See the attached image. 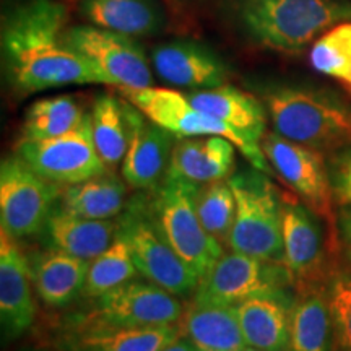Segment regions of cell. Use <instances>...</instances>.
Returning a JSON list of instances; mask_svg holds the SVG:
<instances>
[{
    "label": "cell",
    "mask_w": 351,
    "mask_h": 351,
    "mask_svg": "<svg viewBox=\"0 0 351 351\" xmlns=\"http://www.w3.org/2000/svg\"><path fill=\"white\" fill-rule=\"evenodd\" d=\"M186 306L160 285L134 278L67 309L59 328H142L178 326Z\"/></svg>",
    "instance_id": "obj_4"
},
{
    "label": "cell",
    "mask_w": 351,
    "mask_h": 351,
    "mask_svg": "<svg viewBox=\"0 0 351 351\" xmlns=\"http://www.w3.org/2000/svg\"><path fill=\"white\" fill-rule=\"evenodd\" d=\"M161 351H197V350L194 348V345H192L191 341H187L182 335H179L178 339L171 341L169 345H166Z\"/></svg>",
    "instance_id": "obj_36"
},
{
    "label": "cell",
    "mask_w": 351,
    "mask_h": 351,
    "mask_svg": "<svg viewBox=\"0 0 351 351\" xmlns=\"http://www.w3.org/2000/svg\"><path fill=\"white\" fill-rule=\"evenodd\" d=\"M348 91H350V93H351V88H350V90H348Z\"/></svg>",
    "instance_id": "obj_39"
},
{
    "label": "cell",
    "mask_w": 351,
    "mask_h": 351,
    "mask_svg": "<svg viewBox=\"0 0 351 351\" xmlns=\"http://www.w3.org/2000/svg\"><path fill=\"white\" fill-rule=\"evenodd\" d=\"M261 148L271 169L291 189L296 199L330 225L335 199L326 153L293 142L275 130L265 132Z\"/></svg>",
    "instance_id": "obj_12"
},
{
    "label": "cell",
    "mask_w": 351,
    "mask_h": 351,
    "mask_svg": "<svg viewBox=\"0 0 351 351\" xmlns=\"http://www.w3.org/2000/svg\"><path fill=\"white\" fill-rule=\"evenodd\" d=\"M179 335L178 326L57 328L51 345L59 351H161Z\"/></svg>",
    "instance_id": "obj_20"
},
{
    "label": "cell",
    "mask_w": 351,
    "mask_h": 351,
    "mask_svg": "<svg viewBox=\"0 0 351 351\" xmlns=\"http://www.w3.org/2000/svg\"><path fill=\"white\" fill-rule=\"evenodd\" d=\"M311 65L351 88V21L335 25L313 44Z\"/></svg>",
    "instance_id": "obj_32"
},
{
    "label": "cell",
    "mask_w": 351,
    "mask_h": 351,
    "mask_svg": "<svg viewBox=\"0 0 351 351\" xmlns=\"http://www.w3.org/2000/svg\"><path fill=\"white\" fill-rule=\"evenodd\" d=\"M86 114L80 103L69 95L34 101L25 114L21 138L44 140L75 130Z\"/></svg>",
    "instance_id": "obj_29"
},
{
    "label": "cell",
    "mask_w": 351,
    "mask_h": 351,
    "mask_svg": "<svg viewBox=\"0 0 351 351\" xmlns=\"http://www.w3.org/2000/svg\"><path fill=\"white\" fill-rule=\"evenodd\" d=\"M199 191V184L168 171L160 187L152 192V204L165 238L200 280L225 254V247L202 225L197 212Z\"/></svg>",
    "instance_id": "obj_7"
},
{
    "label": "cell",
    "mask_w": 351,
    "mask_h": 351,
    "mask_svg": "<svg viewBox=\"0 0 351 351\" xmlns=\"http://www.w3.org/2000/svg\"><path fill=\"white\" fill-rule=\"evenodd\" d=\"M138 270L132 258L129 244L117 232V238L101 256L90 262L82 300L108 293L137 276Z\"/></svg>",
    "instance_id": "obj_30"
},
{
    "label": "cell",
    "mask_w": 351,
    "mask_h": 351,
    "mask_svg": "<svg viewBox=\"0 0 351 351\" xmlns=\"http://www.w3.org/2000/svg\"><path fill=\"white\" fill-rule=\"evenodd\" d=\"M231 5L252 41L282 52H300L351 21L350 0H231Z\"/></svg>",
    "instance_id": "obj_2"
},
{
    "label": "cell",
    "mask_w": 351,
    "mask_h": 351,
    "mask_svg": "<svg viewBox=\"0 0 351 351\" xmlns=\"http://www.w3.org/2000/svg\"><path fill=\"white\" fill-rule=\"evenodd\" d=\"M64 43L103 73L109 85L142 90L153 85V73L143 47L127 34L99 26H69Z\"/></svg>",
    "instance_id": "obj_13"
},
{
    "label": "cell",
    "mask_w": 351,
    "mask_h": 351,
    "mask_svg": "<svg viewBox=\"0 0 351 351\" xmlns=\"http://www.w3.org/2000/svg\"><path fill=\"white\" fill-rule=\"evenodd\" d=\"M67 8L56 0H25L2 19V60L19 93L69 85H109L85 57L64 43Z\"/></svg>",
    "instance_id": "obj_1"
},
{
    "label": "cell",
    "mask_w": 351,
    "mask_h": 351,
    "mask_svg": "<svg viewBox=\"0 0 351 351\" xmlns=\"http://www.w3.org/2000/svg\"><path fill=\"white\" fill-rule=\"evenodd\" d=\"M34 293L46 307L67 311L83 298L90 262L56 249L29 254Z\"/></svg>",
    "instance_id": "obj_18"
},
{
    "label": "cell",
    "mask_w": 351,
    "mask_h": 351,
    "mask_svg": "<svg viewBox=\"0 0 351 351\" xmlns=\"http://www.w3.org/2000/svg\"><path fill=\"white\" fill-rule=\"evenodd\" d=\"M80 13L91 25L132 38L165 28V10L156 0H80Z\"/></svg>",
    "instance_id": "obj_27"
},
{
    "label": "cell",
    "mask_w": 351,
    "mask_h": 351,
    "mask_svg": "<svg viewBox=\"0 0 351 351\" xmlns=\"http://www.w3.org/2000/svg\"><path fill=\"white\" fill-rule=\"evenodd\" d=\"M197 212L205 231L226 247L236 218V197L228 179L200 186Z\"/></svg>",
    "instance_id": "obj_31"
},
{
    "label": "cell",
    "mask_w": 351,
    "mask_h": 351,
    "mask_svg": "<svg viewBox=\"0 0 351 351\" xmlns=\"http://www.w3.org/2000/svg\"><path fill=\"white\" fill-rule=\"evenodd\" d=\"M28 254L7 232H0V327L2 341L23 337L34 326L38 306Z\"/></svg>",
    "instance_id": "obj_15"
},
{
    "label": "cell",
    "mask_w": 351,
    "mask_h": 351,
    "mask_svg": "<svg viewBox=\"0 0 351 351\" xmlns=\"http://www.w3.org/2000/svg\"><path fill=\"white\" fill-rule=\"evenodd\" d=\"M178 327L179 333L197 351H244L247 348L234 306H208L191 301Z\"/></svg>",
    "instance_id": "obj_25"
},
{
    "label": "cell",
    "mask_w": 351,
    "mask_h": 351,
    "mask_svg": "<svg viewBox=\"0 0 351 351\" xmlns=\"http://www.w3.org/2000/svg\"><path fill=\"white\" fill-rule=\"evenodd\" d=\"M296 197H283V263L293 285L324 283L330 274L326 228Z\"/></svg>",
    "instance_id": "obj_14"
},
{
    "label": "cell",
    "mask_w": 351,
    "mask_h": 351,
    "mask_svg": "<svg viewBox=\"0 0 351 351\" xmlns=\"http://www.w3.org/2000/svg\"><path fill=\"white\" fill-rule=\"evenodd\" d=\"M19 351H59L56 348H43V346H25V348H20Z\"/></svg>",
    "instance_id": "obj_37"
},
{
    "label": "cell",
    "mask_w": 351,
    "mask_h": 351,
    "mask_svg": "<svg viewBox=\"0 0 351 351\" xmlns=\"http://www.w3.org/2000/svg\"><path fill=\"white\" fill-rule=\"evenodd\" d=\"M337 228H339L341 244L351 258V204L340 207L339 217H337Z\"/></svg>",
    "instance_id": "obj_35"
},
{
    "label": "cell",
    "mask_w": 351,
    "mask_h": 351,
    "mask_svg": "<svg viewBox=\"0 0 351 351\" xmlns=\"http://www.w3.org/2000/svg\"><path fill=\"white\" fill-rule=\"evenodd\" d=\"M295 288L249 298L234 306L245 345L263 351H287Z\"/></svg>",
    "instance_id": "obj_19"
},
{
    "label": "cell",
    "mask_w": 351,
    "mask_h": 351,
    "mask_svg": "<svg viewBox=\"0 0 351 351\" xmlns=\"http://www.w3.org/2000/svg\"><path fill=\"white\" fill-rule=\"evenodd\" d=\"M236 197L231 251L283 263V197L269 176L241 168L228 179Z\"/></svg>",
    "instance_id": "obj_5"
},
{
    "label": "cell",
    "mask_w": 351,
    "mask_h": 351,
    "mask_svg": "<svg viewBox=\"0 0 351 351\" xmlns=\"http://www.w3.org/2000/svg\"><path fill=\"white\" fill-rule=\"evenodd\" d=\"M132 111L134 104L122 101L116 95L103 93L91 108L93 140L101 160L114 169L129 150L132 137Z\"/></svg>",
    "instance_id": "obj_28"
},
{
    "label": "cell",
    "mask_w": 351,
    "mask_h": 351,
    "mask_svg": "<svg viewBox=\"0 0 351 351\" xmlns=\"http://www.w3.org/2000/svg\"><path fill=\"white\" fill-rule=\"evenodd\" d=\"M15 155L43 178L59 186L83 182L109 169L96 150L90 112L69 134L44 140L21 138Z\"/></svg>",
    "instance_id": "obj_11"
},
{
    "label": "cell",
    "mask_w": 351,
    "mask_h": 351,
    "mask_svg": "<svg viewBox=\"0 0 351 351\" xmlns=\"http://www.w3.org/2000/svg\"><path fill=\"white\" fill-rule=\"evenodd\" d=\"M127 186L124 178L108 169L83 182L60 187L57 208L90 219H114L127 207Z\"/></svg>",
    "instance_id": "obj_26"
},
{
    "label": "cell",
    "mask_w": 351,
    "mask_h": 351,
    "mask_svg": "<svg viewBox=\"0 0 351 351\" xmlns=\"http://www.w3.org/2000/svg\"><path fill=\"white\" fill-rule=\"evenodd\" d=\"M275 132L322 153L351 145V106L339 96L306 86H278L263 95Z\"/></svg>",
    "instance_id": "obj_3"
},
{
    "label": "cell",
    "mask_w": 351,
    "mask_h": 351,
    "mask_svg": "<svg viewBox=\"0 0 351 351\" xmlns=\"http://www.w3.org/2000/svg\"><path fill=\"white\" fill-rule=\"evenodd\" d=\"M244 351H263V350H258V348H252V346H247Z\"/></svg>",
    "instance_id": "obj_38"
},
{
    "label": "cell",
    "mask_w": 351,
    "mask_h": 351,
    "mask_svg": "<svg viewBox=\"0 0 351 351\" xmlns=\"http://www.w3.org/2000/svg\"><path fill=\"white\" fill-rule=\"evenodd\" d=\"M335 332L326 282L295 288L287 351H333Z\"/></svg>",
    "instance_id": "obj_23"
},
{
    "label": "cell",
    "mask_w": 351,
    "mask_h": 351,
    "mask_svg": "<svg viewBox=\"0 0 351 351\" xmlns=\"http://www.w3.org/2000/svg\"><path fill=\"white\" fill-rule=\"evenodd\" d=\"M119 223L114 219H90L56 208L39 239L44 247L62 251L91 262L117 238Z\"/></svg>",
    "instance_id": "obj_21"
},
{
    "label": "cell",
    "mask_w": 351,
    "mask_h": 351,
    "mask_svg": "<svg viewBox=\"0 0 351 351\" xmlns=\"http://www.w3.org/2000/svg\"><path fill=\"white\" fill-rule=\"evenodd\" d=\"M234 148L228 138L215 135L178 138L168 171L199 186L230 179L236 165Z\"/></svg>",
    "instance_id": "obj_22"
},
{
    "label": "cell",
    "mask_w": 351,
    "mask_h": 351,
    "mask_svg": "<svg viewBox=\"0 0 351 351\" xmlns=\"http://www.w3.org/2000/svg\"><path fill=\"white\" fill-rule=\"evenodd\" d=\"M337 351H351V265L332 269L326 280Z\"/></svg>",
    "instance_id": "obj_33"
},
{
    "label": "cell",
    "mask_w": 351,
    "mask_h": 351,
    "mask_svg": "<svg viewBox=\"0 0 351 351\" xmlns=\"http://www.w3.org/2000/svg\"><path fill=\"white\" fill-rule=\"evenodd\" d=\"M155 72L169 85L208 90L225 85L228 67L213 49L192 39H173L152 51Z\"/></svg>",
    "instance_id": "obj_16"
},
{
    "label": "cell",
    "mask_w": 351,
    "mask_h": 351,
    "mask_svg": "<svg viewBox=\"0 0 351 351\" xmlns=\"http://www.w3.org/2000/svg\"><path fill=\"white\" fill-rule=\"evenodd\" d=\"M328 174L335 204L343 207L351 204V145L327 155Z\"/></svg>",
    "instance_id": "obj_34"
},
{
    "label": "cell",
    "mask_w": 351,
    "mask_h": 351,
    "mask_svg": "<svg viewBox=\"0 0 351 351\" xmlns=\"http://www.w3.org/2000/svg\"><path fill=\"white\" fill-rule=\"evenodd\" d=\"M178 137L148 119L134 106L129 150L122 161V178L137 191L153 192L168 173Z\"/></svg>",
    "instance_id": "obj_17"
},
{
    "label": "cell",
    "mask_w": 351,
    "mask_h": 351,
    "mask_svg": "<svg viewBox=\"0 0 351 351\" xmlns=\"http://www.w3.org/2000/svg\"><path fill=\"white\" fill-rule=\"evenodd\" d=\"M119 91L148 119L174 134L178 138L208 137V135L225 137L236 145V148L243 153V156L254 168L267 174L274 171L258 145L249 142L244 135H241L238 130H234L223 121L202 112L184 93L155 86L142 88V90L119 88Z\"/></svg>",
    "instance_id": "obj_8"
},
{
    "label": "cell",
    "mask_w": 351,
    "mask_h": 351,
    "mask_svg": "<svg viewBox=\"0 0 351 351\" xmlns=\"http://www.w3.org/2000/svg\"><path fill=\"white\" fill-rule=\"evenodd\" d=\"M186 96L202 112L223 121L249 142L261 147V140L265 135L267 109L265 104L252 95L236 86L221 85L208 90H194Z\"/></svg>",
    "instance_id": "obj_24"
},
{
    "label": "cell",
    "mask_w": 351,
    "mask_h": 351,
    "mask_svg": "<svg viewBox=\"0 0 351 351\" xmlns=\"http://www.w3.org/2000/svg\"><path fill=\"white\" fill-rule=\"evenodd\" d=\"M59 184L43 178L19 155L0 163V228L16 241L41 234L59 205Z\"/></svg>",
    "instance_id": "obj_9"
},
{
    "label": "cell",
    "mask_w": 351,
    "mask_h": 351,
    "mask_svg": "<svg viewBox=\"0 0 351 351\" xmlns=\"http://www.w3.org/2000/svg\"><path fill=\"white\" fill-rule=\"evenodd\" d=\"M295 288L285 263L239 252H225L199 280L192 301L208 306H236L249 298Z\"/></svg>",
    "instance_id": "obj_10"
},
{
    "label": "cell",
    "mask_w": 351,
    "mask_h": 351,
    "mask_svg": "<svg viewBox=\"0 0 351 351\" xmlns=\"http://www.w3.org/2000/svg\"><path fill=\"white\" fill-rule=\"evenodd\" d=\"M119 234L129 244L135 267L143 278L160 285L181 300L194 296L199 276L171 247L158 226L152 192L132 195L119 217Z\"/></svg>",
    "instance_id": "obj_6"
}]
</instances>
